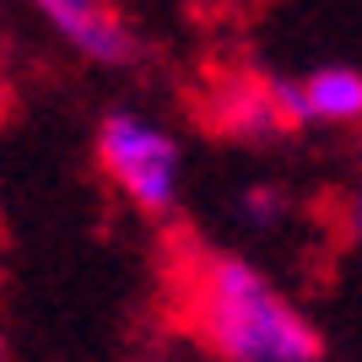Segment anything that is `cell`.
<instances>
[{
    "label": "cell",
    "mask_w": 362,
    "mask_h": 362,
    "mask_svg": "<svg viewBox=\"0 0 362 362\" xmlns=\"http://www.w3.org/2000/svg\"><path fill=\"white\" fill-rule=\"evenodd\" d=\"M233 211H238V222H243V227H259V233H276V227L287 222V211H292V195L281 189V184L259 179V184H243V189H238V200H233Z\"/></svg>",
    "instance_id": "obj_6"
},
{
    "label": "cell",
    "mask_w": 362,
    "mask_h": 362,
    "mask_svg": "<svg viewBox=\"0 0 362 362\" xmlns=\"http://www.w3.org/2000/svg\"><path fill=\"white\" fill-rule=\"evenodd\" d=\"M303 98H308V119L335 124V130H362V71L351 65H319L303 76Z\"/></svg>",
    "instance_id": "obj_5"
},
{
    "label": "cell",
    "mask_w": 362,
    "mask_h": 362,
    "mask_svg": "<svg viewBox=\"0 0 362 362\" xmlns=\"http://www.w3.org/2000/svg\"><path fill=\"white\" fill-rule=\"evenodd\" d=\"M0 255H6V227H0Z\"/></svg>",
    "instance_id": "obj_9"
},
{
    "label": "cell",
    "mask_w": 362,
    "mask_h": 362,
    "mask_svg": "<svg viewBox=\"0 0 362 362\" xmlns=\"http://www.w3.org/2000/svg\"><path fill=\"white\" fill-rule=\"evenodd\" d=\"M0 362H11V346H6V330H0Z\"/></svg>",
    "instance_id": "obj_8"
},
{
    "label": "cell",
    "mask_w": 362,
    "mask_h": 362,
    "mask_svg": "<svg viewBox=\"0 0 362 362\" xmlns=\"http://www.w3.org/2000/svg\"><path fill=\"white\" fill-rule=\"evenodd\" d=\"M346 238L362 243V141H357V163H351V184H346Z\"/></svg>",
    "instance_id": "obj_7"
},
{
    "label": "cell",
    "mask_w": 362,
    "mask_h": 362,
    "mask_svg": "<svg viewBox=\"0 0 362 362\" xmlns=\"http://www.w3.org/2000/svg\"><path fill=\"white\" fill-rule=\"evenodd\" d=\"M206 124L243 146H276L308 130V98L303 76L281 71H227L206 98Z\"/></svg>",
    "instance_id": "obj_3"
},
{
    "label": "cell",
    "mask_w": 362,
    "mask_h": 362,
    "mask_svg": "<svg viewBox=\"0 0 362 362\" xmlns=\"http://www.w3.org/2000/svg\"><path fill=\"white\" fill-rule=\"evenodd\" d=\"M92 157L103 179L119 189L141 216H168L179 206V179H184V151L179 136L163 130L157 119L136 108H108L92 136Z\"/></svg>",
    "instance_id": "obj_2"
},
{
    "label": "cell",
    "mask_w": 362,
    "mask_h": 362,
    "mask_svg": "<svg viewBox=\"0 0 362 362\" xmlns=\"http://www.w3.org/2000/svg\"><path fill=\"white\" fill-rule=\"evenodd\" d=\"M173 319L216 362H325V335L255 259L189 243L173 259Z\"/></svg>",
    "instance_id": "obj_1"
},
{
    "label": "cell",
    "mask_w": 362,
    "mask_h": 362,
    "mask_svg": "<svg viewBox=\"0 0 362 362\" xmlns=\"http://www.w3.org/2000/svg\"><path fill=\"white\" fill-rule=\"evenodd\" d=\"M33 11L87 65H103V71L141 65V33L124 22L119 0H33Z\"/></svg>",
    "instance_id": "obj_4"
}]
</instances>
